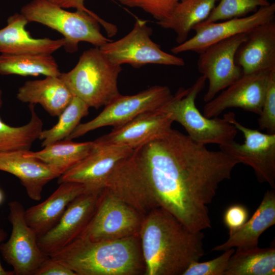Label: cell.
Instances as JSON below:
<instances>
[{
  "instance_id": "1",
  "label": "cell",
  "mask_w": 275,
  "mask_h": 275,
  "mask_svg": "<svg viewBox=\"0 0 275 275\" xmlns=\"http://www.w3.org/2000/svg\"><path fill=\"white\" fill-rule=\"evenodd\" d=\"M132 154L159 207L194 232L211 227L208 205L239 163L172 128Z\"/></svg>"
},
{
  "instance_id": "2",
  "label": "cell",
  "mask_w": 275,
  "mask_h": 275,
  "mask_svg": "<svg viewBox=\"0 0 275 275\" xmlns=\"http://www.w3.org/2000/svg\"><path fill=\"white\" fill-rule=\"evenodd\" d=\"M139 236L146 275H182L204 254L202 232L190 231L161 207L144 216Z\"/></svg>"
},
{
  "instance_id": "3",
  "label": "cell",
  "mask_w": 275,
  "mask_h": 275,
  "mask_svg": "<svg viewBox=\"0 0 275 275\" xmlns=\"http://www.w3.org/2000/svg\"><path fill=\"white\" fill-rule=\"evenodd\" d=\"M51 258L76 275L145 274L139 234L121 239L92 241L79 237Z\"/></svg>"
},
{
  "instance_id": "4",
  "label": "cell",
  "mask_w": 275,
  "mask_h": 275,
  "mask_svg": "<svg viewBox=\"0 0 275 275\" xmlns=\"http://www.w3.org/2000/svg\"><path fill=\"white\" fill-rule=\"evenodd\" d=\"M29 22H36L61 33L65 40L64 47L69 52H76L81 42L101 47L112 41L101 33L100 24L109 37L115 36L117 26L98 15L76 10H65L49 0H32L23 6L20 11Z\"/></svg>"
},
{
  "instance_id": "5",
  "label": "cell",
  "mask_w": 275,
  "mask_h": 275,
  "mask_svg": "<svg viewBox=\"0 0 275 275\" xmlns=\"http://www.w3.org/2000/svg\"><path fill=\"white\" fill-rule=\"evenodd\" d=\"M121 66L113 63L99 47L84 51L75 66L59 77L74 96L90 107L106 106L121 94L118 79Z\"/></svg>"
},
{
  "instance_id": "6",
  "label": "cell",
  "mask_w": 275,
  "mask_h": 275,
  "mask_svg": "<svg viewBox=\"0 0 275 275\" xmlns=\"http://www.w3.org/2000/svg\"><path fill=\"white\" fill-rule=\"evenodd\" d=\"M206 77L201 75L188 89L180 88L159 109L169 114L173 122L180 124L193 141L203 145L219 146L234 140L238 130L225 118H208L196 105V99L203 89Z\"/></svg>"
},
{
  "instance_id": "7",
  "label": "cell",
  "mask_w": 275,
  "mask_h": 275,
  "mask_svg": "<svg viewBox=\"0 0 275 275\" xmlns=\"http://www.w3.org/2000/svg\"><path fill=\"white\" fill-rule=\"evenodd\" d=\"M152 30L147 21L136 18L130 32L124 37L100 47L114 64H129L139 68L147 64L183 66L184 60L162 50L152 41Z\"/></svg>"
},
{
  "instance_id": "8",
  "label": "cell",
  "mask_w": 275,
  "mask_h": 275,
  "mask_svg": "<svg viewBox=\"0 0 275 275\" xmlns=\"http://www.w3.org/2000/svg\"><path fill=\"white\" fill-rule=\"evenodd\" d=\"M173 95L168 87L159 85L132 95L121 94L93 119L80 123L66 139L72 140L102 127L122 125L141 114L159 108Z\"/></svg>"
},
{
  "instance_id": "9",
  "label": "cell",
  "mask_w": 275,
  "mask_h": 275,
  "mask_svg": "<svg viewBox=\"0 0 275 275\" xmlns=\"http://www.w3.org/2000/svg\"><path fill=\"white\" fill-rule=\"evenodd\" d=\"M230 123L243 134L242 144L231 141L219 145L220 150L231 157L251 167L260 182H266L275 188V133H263L248 128L239 122L233 112L224 115Z\"/></svg>"
},
{
  "instance_id": "10",
  "label": "cell",
  "mask_w": 275,
  "mask_h": 275,
  "mask_svg": "<svg viewBox=\"0 0 275 275\" xmlns=\"http://www.w3.org/2000/svg\"><path fill=\"white\" fill-rule=\"evenodd\" d=\"M144 216L103 189L93 215L79 237L105 241L138 234Z\"/></svg>"
},
{
  "instance_id": "11",
  "label": "cell",
  "mask_w": 275,
  "mask_h": 275,
  "mask_svg": "<svg viewBox=\"0 0 275 275\" xmlns=\"http://www.w3.org/2000/svg\"><path fill=\"white\" fill-rule=\"evenodd\" d=\"M9 209L12 232L8 241L1 243L0 251L5 261L12 266L14 274L35 275L49 256L39 248L38 237L26 222L23 205L12 201Z\"/></svg>"
},
{
  "instance_id": "12",
  "label": "cell",
  "mask_w": 275,
  "mask_h": 275,
  "mask_svg": "<svg viewBox=\"0 0 275 275\" xmlns=\"http://www.w3.org/2000/svg\"><path fill=\"white\" fill-rule=\"evenodd\" d=\"M247 34H240L216 42L199 53L198 71L209 81L203 97L205 102L211 100L242 75L241 68L236 63L235 56Z\"/></svg>"
},
{
  "instance_id": "13",
  "label": "cell",
  "mask_w": 275,
  "mask_h": 275,
  "mask_svg": "<svg viewBox=\"0 0 275 275\" xmlns=\"http://www.w3.org/2000/svg\"><path fill=\"white\" fill-rule=\"evenodd\" d=\"M275 3L260 7L253 14L209 23H200L193 29L195 35L173 47L178 54L186 51L201 53L209 46L240 34H248L258 26L274 20Z\"/></svg>"
},
{
  "instance_id": "14",
  "label": "cell",
  "mask_w": 275,
  "mask_h": 275,
  "mask_svg": "<svg viewBox=\"0 0 275 275\" xmlns=\"http://www.w3.org/2000/svg\"><path fill=\"white\" fill-rule=\"evenodd\" d=\"M102 190L86 191L70 202L58 223L38 238L43 253L49 256L80 236L94 213Z\"/></svg>"
},
{
  "instance_id": "15",
  "label": "cell",
  "mask_w": 275,
  "mask_h": 275,
  "mask_svg": "<svg viewBox=\"0 0 275 275\" xmlns=\"http://www.w3.org/2000/svg\"><path fill=\"white\" fill-rule=\"evenodd\" d=\"M272 71L242 74L217 96L207 102L203 114L212 118L218 117L227 108L239 107L259 115Z\"/></svg>"
},
{
  "instance_id": "16",
  "label": "cell",
  "mask_w": 275,
  "mask_h": 275,
  "mask_svg": "<svg viewBox=\"0 0 275 275\" xmlns=\"http://www.w3.org/2000/svg\"><path fill=\"white\" fill-rule=\"evenodd\" d=\"M103 189L143 216L159 207L132 153L115 167Z\"/></svg>"
},
{
  "instance_id": "17",
  "label": "cell",
  "mask_w": 275,
  "mask_h": 275,
  "mask_svg": "<svg viewBox=\"0 0 275 275\" xmlns=\"http://www.w3.org/2000/svg\"><path fill=\"white\" fill-rule=\"evenodd\" d=\"M92 150L84 159L62 174L58 183L74 182L82 184L86 191L102 190L115 167L129 156L132 149L101 146L94 141Z\"/></svg>"
},
{
  "instance_id": "18",
  "label": "cell",
  "mask_w": 275,
  "mask_h": 275,
  "mask_svg": "<svg viewBox=\"0 0 275 275\" xmlns=\"http://www.w3.org/2000/svg\"><path fill=\"white\" fill-rule=\"evenodd\" d=\"M173 122L169 114L158 109L149 111L93 141L101 146L134 149L167 132Z\"/></svg>"
},
{
  "instance_id": "19",
  "label": "cell",
  "mask_w": 275,
  "mask_h": 275,
  "mask_svg": "<svg viewBox=\"0 0 275 275\" xmlns=\"http://www.w3.org/2000/svg\"><path fill=\"white\" fill-rule=\"evenodd\" d=\"M26 151L0 152V171L18 178L29 198L38 201L41 199L44 186L61 174L48 164L28 155Z\"/></svg>"
},
{
  "instance_id": "20",
  "label": "cell",
  "mask_w": 275,
  "mask_h": 275,
  "mask_svg": "<svg viewBox=\"0 0 275 275\" xmlns=\"http://www.w3.org/2000/svg\"><path fill=\"white\" fill-rule=\"evenodd\" d=\"M243 74L275 71V21L260 25L247 34L235 56Z\"/></svg>"
},
{
  "instance_id": "21",
  "label": "cell",
  "mask_w": 275,
  "mask_h": 275,
  "mask_svg": "<svg viewBox=\"0 0 275 275\" xmlns=\"http://www.w3.org/2000/svg\"><path fill=\"white\" fill-rule=\"evenodd\" d=\"M86 191L84 186L77 182L60 183L44 201L25 210L27 224L39 238L58 223L72 201Z\"/></svg>"
},
{
  "instance_id": "22",
  "label": "cell",
  "mask_w": 275,
  "mask_h": 275,
  "mask_svg": "<svg viewBox=\"0 0 275 275\" xmlns=\"http://www.w3.org/2000/svg\"><path fill=\"white\" fill-rule=\"evenodd\" d=\"M28 22L21 13H15L8 18L7 25L0 30L1 54H51L64 46V38H33L25 28Z\"/></svg>"
},
{
  "instance_id": "23",
  "label": "cell",
  "mask_w": 275,
  "mask_h": 275,
  "mask_svg": "<svg viewBox=\"0 0 275 275\" xmlns=\"http://www.w3.org/2000/svg\"><path fill=\"white\" fill-rule=\"evenodd\" d=\"M73 96L59 76H52L25 81L16 95L18 100L22 102L39 104L52 117H58Z\"/></svg>"
},
{
  "instance_id": "24",
  "label": "cell",
  "mask_w": 275,
  "mask_h": 275,
  "mask_svg": "<svg viewBox=\"0 0 275 275\" xmlns=\"http://www.w3.org/2000/svg\"><path fill=\"white\" fill-rule=\"evenodd\" d=\"M275 224V191H267L252 217L239 229L229 234L228 240L211 250L225 251L231 248L257 246L261 235Z\"/></svg>"
},
{
  "instance_id": "25",
  "label": "cell",
  "mask_w": 275,
  "mask_h": 275,
  "mask_svg": "<svg viewBox=\"0 0 275 275\" xmlns=\"http://www.w3.org/2000/svg\"><path fill=\"white\" fill-rule=\"evenodd\" d=\"M219 0H182L170 16L157 22L161 28L173 30L178 44L185 41L193 28L209 16Z\"/></svg>"
},
{
  "instance_id": "26",
  "label": "cell",
  "mask_w": 275,
  "mask_h": 275,
  "mask_svg": "<svg viewBox=\"0 0 275 275\" xmlns=\"http://www.w3.org/2000/svg\"><path fill=\"white\" fill-rule=\"evenodd\" d=\"M93 145V141L79 143L64 139L44 147L40 151H27L26 154L48 164L62 175L88 155Z\"/></svg>"
},
{
  "instance_id": "27",
  "label": "cell",
  "mask_w": 275,
  "mask_h": 275,
  "mask_svg": "<svg viewBox=\"0 0 275 275\" xmlns=\"http://www.w3.org/2000/svg\"><path fill=\"white\" fill-rule=\"evenodd\" d=\"M275 248L237 249L230 258L225 275H274Z\"/></svg>"
},
{
  "instance_id": "28",
  "label": "cell",
  "mask_w": 275,
  "mask_h": 275,
  "mask_svg": "<svg viewBox=\"0 0 275 275\" xmlns=\"http://www.w3.org/2000/svg\"><path fill=\"white\" fill-rule=\"evenodd\" d=\"M61 72L51 54H21L0 55V75L23 76H59Z\"/></svg>"
},
{
  "instance_id": "29",
  "label": "cell",
  "mask_w": 275,
  "mask_h": 275,
  "mask_svg": "<svg viewBox=\"0 0 275 275\" xmlns=\"http://www.w3.org/2000/svg\"><path fill=\"white\" fill-rule=\"evenodd\" d=\"M35 105L29 104L30 120L21 126H11L5 123L0 117V152L30 150L33 144L39 139L43 123L37 115Z\"/></svg>"
},
{
  "instance_id": "30",
  "label": "cell",
  "mask_w": 275,
  "mask_h": 275,
  "mask_svg": "<svg viewBox=\"0 0 275 275\" xmlns=\"http://www.w3.org/2000/svg\"><path fill=\"white\" fill-rule=\"evenodd\" d=\"M90 106L80 98L73 96L71 101L58 116V122L51 128L42 130L39 139L45 147L66 139L89 113Z\"/></svg>"
},
{
  "instance_id": "31",
  "label": "cell",
  "mask_w": 275,
  "mask_h": 275,
  "mask_svg": "<svg viewBox=\"0 0 275 275\" xmlns=\"http://www.w3.org/2000/svg\"><path fill=\"white\" fill-rule=\"evenodd\" d=\"M203 23L223 21L245 16L260 7L269 5L268 0H219Z\"/></svg>"
},
{
  "instance_id": "32",
  "label": "cell",
  "mask_w": 275,
  "mask_h": 275,
  "mask_svg": "<svg viewBox=\"0 0 275 275\" xmlns=\"http://www.w3.org/2000/svg\"><path fill=\"white\" fill-rule=\"evenodd\" d=\"M129 7L139 8L151 15L157 22L168 18L182 0H117Z\"/></svg>"
},
{
  "instance_id": "33",
  "label": "cell",
  "mask_w": 275,
  "mask_h": 275,
  "mask_svg": "<svg viewBox=\"0 0 275 275\" xmlns=\"http://www.w3.org/2000/svg\"><path fill=\"white\" fill-rule=\"evenodd\" d=\"M234 248L224 251L218 257L206 262L196 261L189 265L182 275H225Z\"/></svg>"
},
{
  "instance_id": "34",
  "label": "cell",
  "mask_w": 275,
  "mask_h": 275,
  "mask_svg": "<svg viewBox=\"0 0 275 275\" xmlns=\"http://www.w3.org/2000/svg\"><path fill=\"white\" fill-rule=\"evenodd\" d=\"M258 119L259 127L268 133H275V71L271 73L262 110Z\"/></svg>"
},
{
  "instance_id": "35",
  "label": "cell",
  "mask_w": 275,
  "mask_h": 275,
  "mask_svg": "<svg viewBox=\"0 0 275 275\" xmlns=\"http://www.w3.org/2000/svg\"><path fill=\"white\" fill-rule=\"evenodd\" d=\"M249 213L244 206L235 204L229 207L225 211L224 222L229 229V234L242 227L248 219Z\"/></svg>"
},
{
  "instance_id": "36",
  "label": "cell",
  "mask_w": 275,
  "mask_h": 275,
  "mask_svg": "<svg viewBox=\"0 0 275 275\" xmlns=\"http://www.w3.org/2000/svg\"><path fill=\"white\" fill-rule=\"evenodd\" d=\"M35 275H76L68 267L49 257L45 259Z\"/></svg>"
},
{
  "instance_id": "37",
  "label": "cell",
  "mask_w": 275,
  "mask_h": 275,
  "mask_svg": "<svg viewBox=\"0 0 275 275\" xmlns=\"http://www.w3.org/2000/svg\"><path fill=\"white\" fill-rule=\"evenodd\" d=\"M52 3L64 9L74 8L76 10L84 11L91 15L96 16L98 15L89 10L85 6V0H49Z\"/></svg>"
},
{
  "instance_id": "38",
  "label": "cell",
  "mask_w": 275,
  "mask_h": 275,
  "mask_svg": "<svg viewBox=\"0 0 275 275\" xmlns=\"http://www.w3.org/2000/svg\"><path fill=\"white\" fill-rule=\"evenodd\" d=\"M7 234L2 228H0V245L2 242L5 239ZM13 271H7L2 266L0 262V275H13Z\"/></svg>"
},
{
  "instance_id": "39",
  "label": "cell",
  "mask_w": 275,
  "mask_h": 275,
  "mask_svg": "<svg viewBox=\"0 0 275 275\" xmlns=\"http://www.w3.org/2000/svg\"><path fill=\"white\" fill-rule=\"evenodd\" d=\"M3 105V95H2V91L0 89V108L2 107Z\"/></svg>"
},
{
  "instance_id": "40",
  "label": "cell",
  "mask_w": 275,
  "mask_h": 275,
  "mask_svg": "<svg viewBox=\"0 0 275 275\" xmlns=\"http://www.w3.org/2000/svg\"><path fill=\"white\" fill-rule=\"evenodd\" d=\"M3 200V195L2 191L0 190V204L2 202Z\"/></svg>"
}]
</instances>
